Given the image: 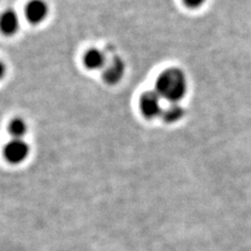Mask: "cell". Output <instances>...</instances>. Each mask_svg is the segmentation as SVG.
<instances>
[{
    "instance_id": "cell-10",
    "label": "cell",
    "mask_w": 251,
    "mask_h": 251,
    "mask_svg": "<svg viewBox=\"0 0 251 251\" xmlns=\"http://www.w3.org/2000/svg\"><path fill=\"white\" fill-rule=\"evenodd\" d=\"M182 1L190 9H198L204 4L206 0H182Z\"/></svg>"
},
{
    "instance_id": "cell-11",
    "label": "cell",
    "mask_w": 251,
    "mask_h": 251,
    "mask_svg": "<svg viewBox=\"0 0 251 251\" xmlns=\"http://www.w3.org/2000/svg\"><path fill=\"white\" fill-rule=\"evenodd\" d=\"M4 74H5V66H4L3 63L0 61V78L3 77Z\"/></svg>"
},
{
    "instance_id": "cell-4",
    "label": "cell",
    "mask_w": 251,
    "mask_h": 251,
    "mask_svg": "<svg viewBox=\"0 0 251 251\" xmlns=\"http://www.w3.org/2000/svg\"><path fill=\"white\" fill-rule=\"evenodd\" d=\"M49 15V5L44 0H30L25 7V17L31 25L43 22Z\"/></svg>"
},
{
    "instance_id": "cell-1",
    "label": "cell",
    "mask_w": 251,
    "mask_h": 251,
    "mask_svg": "<svg viewBox=\"0 0 251 251\" xmlns=\"http://www.w3.org/2000/svg\"><path fill=\"white\" fill-rule=\"evenodd\" d=\"M155 91L161 99L171 104L181 100L187 91V78L179 68H168L158 75L155 83Z\"/></svg>"
},
{
    "instance_id": "cell-8",
    "label": "cell",
    "mask_w": 251,
    "mask_h": 251,
    "mask_svg": "<svg viewBox=\"0 0 251 251\" xmlns=\"http://www.w3.org/2000/svg\"><path fill=\"white\" fill-rule=\"evenodd\" d=\"M184 115V109L180 106L178 103L171 104L168 108L162 111V119L166 123H176L180 121Z\"/></svg>"
},
{
    "instance_id": "cell-9",
    "label": "cell",
    "mask_w": 251,
    "mask_h": 251,
    "mask_svg": "<svg viewBox=\"0 0 251 251\" xmlns=\"http://www.w3.org/2000/svg\"><path fill=\"white\" fill-rule=\"evenodd\" d=\"M9 132L15 139H21L26 134L27 125L22 119H15L10 123Z\"/></svg>"
},
{
    "instance_id": "cell-5",
    "label": "cell",
    "mask_w": 251,
    "mask_h": 251,
    "mask_svg": "<svg viewBox=\"0 0 251 251\" xmlns=\"http://www.w3.org/2000/svg\"><path fill=\"white\" fill-rule=\"evenodd\" d=\"M125 75V63L119 58L114 57L104 68L103 77L107 84L115 85L119 83Z\"/></svg>"
},
{
    "instance_id": "cell-2",
    "label": "cell",
    "mask_w": 251,
    "mask_h": 251,
    "mask_svg": "<svg viewBox=\"0 0 251 251\" xmlns=\"http://www.w3.org/2000/svg\"><path fill=\"white\" fill-rule=\"evenodd\" d=\"M161 98L156 91H147L140 97L139 107L140 111L147 119H155L162 114V108L160 103Z\"/></svg>"
},
{
    "instance_id": "cell-7",
    "label": "cell",
    "mask_w": 251,
    "mask_h": 251,
    "mask_svg": "<svg viewBox=\"0 0 251 251\" xmlns=\"http://www.w3.org/2000/svg\"><path fill=\"white\" fill-rule=\"evenodd\" d=\"M83 62L85 66L91 70L105 68V66L107 65V61H106L104 52L97 49L89 50L87 52H86L84 54Z\"/></svg>"
},
{
    "instance_id": "cell-6",
    "label": "cell",
    "mask_w": 251,
    "mask_h": 251,
    "mask_svg": "<svg viewBox=\"0 0 251 251\" xmlns=\"http://www.w3.org/2000/svg\"><path fill=\"white\" fill-rule=\"evenodd\" d=\"M20 26L19 16L13 10H7L0 16V30L6 36H13L17 33Z\"/></svg>"
},
{
    "instance_id": "cell-3",
    "label": "cell",
    "mask_w": 251,
    "mask_h": 251,
    "mask_svg": "<svg viewBox=\"0 0 251 251\" xmlns=\"http://www.w3.org/2000/svg\"><path fill=\"white\" fill-rule=\"evenodd\" d=\"M5 159L14 164L25 161L29 154L28 145L22 139H13L7 143L3 149Z\"/></svg>"
}]
</instances>
